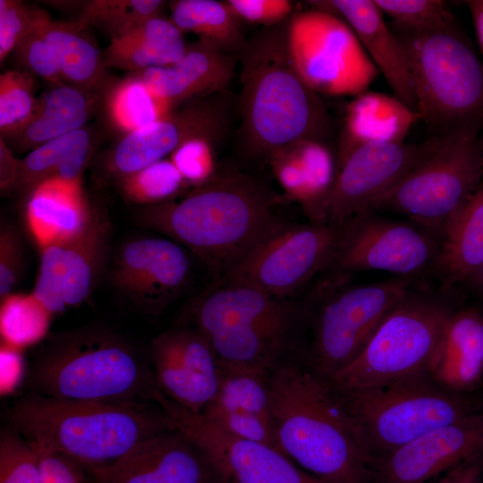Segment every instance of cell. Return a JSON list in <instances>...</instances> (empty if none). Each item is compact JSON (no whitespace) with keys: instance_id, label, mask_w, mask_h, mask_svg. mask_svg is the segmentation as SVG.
Masks as SVG:
<instances>
[{"instance_id":"3957f363","label":"cell","mask_w":483,"mask_h":483,"mask_svg":"<svg viewBox=\"0 0 483 483\" xmlns=\"http://www.w3.org/2000/svg\"><path fill=\"white\" fill-rule=\"evenodd\" d=\"M281 452L321 483H374V461L328 382L303 361L268 375Z\"/></svg>"},{"instance_id":"f1b7e54d","label":"cell","mask_w":483,"mask_h":483,"mask_svg":"<svg viewBox=\"0 0 483 483\" xmlns=\"http://www.w3.org/2000/svg\"><path fill=\"white\" fill-rule=\"evenodd\" d=\"M186 48L182 33L171 19L157 15L112 38L104 61L106 66L136 72L174 64Z\"/></svg>"},{"instance_id":"6da1fadb","label":"cell","mask_w":483,"mask_h":483,"mask_svg":"<svg viewBox=\"0 0 483 483\" xmlns=\"http://www.w3.org/2000/svg\"><path fill=\"white\" fill-rule=\"evenodd\" d=\"M279 201L262 180L224 169L180 199L148 206L140 219L188 248L221 279L283 224Z\"/></svg>"},{"instance_id":"83f0119b","label":"cell","mask_w":483,"mask_h":483,"mask_svg":"<svg viewBox=\"0 0 483 483\" xmlns=\"http://www.w3.org/2000/svg\"><path fill=\"white\" fill-rule=\"evenodd\" d=\"M92 211L83 195L80 182L49 180L27 197L25 223L41 250L81 231Z\"/></svg>"},{"instance_id":"277c9868","label":"cell","mask_w":483,"mask_h":483,"mask_svg":"<svg viewBox=\"0 0 483 483\" xmlns=\"http://www.w3.org/2000/svg\"><path fill=\"white\" fill-rule=\"evenodd\" d=\"M11 428L29 443L64 453L89 468L116 462L140 443L174 429L171 418L148 402L59 399L36 393L9 411Z\"/></svg>"},{"instance_id":"8fae6325","label":"cell","mask_w":483,"mask_h":483,"mask_svg":"<svg viewBox=\"0 0 483 483\" xmlns=\"http://www.w3.org/2000/svg\"><path fill=\"white\" fill-rule=\"evenodd\" d=\"M288 42L297 70L318 95L355 97L379 72L350 25L328 12L296 11L289 20Z\"/></svg>"},{"instance_id":"681fc988","label":"cell","mask_w":483,"mask_h":483,"mask_svg":"<svg viewBox=\"0 0 483 483\" xmlns=\"http://www.w3.org/2000/svg\"><path fill=\"white\" fill-rule=\"evenodd\" d=\"M481 454L460 463L430 483H483V469L479 461Z\"/></svg>"},{"instance_id":"60d3db41","label":"cell","mask_w":483,"mask_h":483,"mask_svg":"<svg viewBox=\"0 0 483 483\" xmlns=\"http://www.w3.org/2000/svg\"><path fill=\"white\" fill-rule=\"evenodd\" d=\"M51 17L38 10L31 30L15 49L19 60L33 73L55 85L61 82L55 50L48 37L47 30Z\"/></svg>"},{"instance_id":"9a60e30c","label":"cell","mask_w":483,"mask_h":483,"mask_svg":"<svg viewBox=\"0 0 483 483\" xmlns=\"http://www.w3.org/2000/svg\"><path fill=\"white\" fill-rule=\"evenodd\" d=\"M450 139L430 136L421 143L361 146L337 172L324 204L322 222L342 224L369 209L377 199L442 149Z\"/></svg>"},{"instance_id":"5b68a950","label":"cell","mask_w":483,"mask_h":483,"mask_svg":"<svg viewBox=\"0 0 483 483\" xmlns=\"http://www.w3.org/2000/svg\"><path fill=\"white\" fill-rule=\"evenodd\" d=\"M30 393L77 401L151 402L152 367L121 337L82 328L52 336L34 358Z\"/></svg>"},{"instance_id":"bcb514c9","label":"cell","mask_w":483,"mask_h":483,"mask_svg":"<svg viewBox=\"0 0 483 483\" xmlns=\"http://www.w3.org/2000/svg\"><path fill=\"white\" fill-rule=\"evenodd\" d=\"M242 21L272 27L289 19L296 11L289 0H228Z\"/></svg>"},{"instance_id":"603a6c76","label":"cell","mask_w":483,"mask_h":483,"mask_svg":"<svg viewBox=\"0 0 483 483\" xmlns=\"http://www.w3.org/2000/svg\"><path fill=\"white\" fill-rule=\"evenodd\" d=\"M268 375L223 369L219 392L200 414L231 433L282 453Z\"/></svg>"},{"instance_id":"8d00e7d4","label":"cell","mask_w":483,"mask_h":483,"mask_svg":"<svg viewBox=\"0 0 483 483\" xmlns=\"http://www.w3.org/2000/svg\"><path fill=\"white\" fill-rule=\"evenodd\" d=\"M52 314L32 293H12L1 300V333L9 346L40 339Z\"/></svg>"},{"instance_id":"52a82bcc","label":"cell","mask_w":483,"mask_h":483,"mask_svg":"<svg viewBox=\"0 0 483 483\" xmlns=\"http://www.w3.org/2000/svg\"><path fill=\"white\" fill-rule=\"evenodd\" d=\"M332 389L374 462L429 431L483 411L481 400L441 387L426 371L377 386Z\"/></svg>"},{"instance_id":"44dd1931","label":"cell","mask_w":483,"mask_h":483,"mask_svg":"<svg viewBox=\"0 0 483 483\" xmlns=\"http://www.w3.org/2000/svg\"><path fill=\"white\" fill-rule=\"evenodd\" d=\"M483 453V411L429 431L374 462V483H430Z\"/></svg>"},{"instance_id":"cb8c5ba5","label":"cell","mask_w":483,"mask_h":483,"mask_svg":"<svg viewBox=\"0 0 483 483\" xmlns=\"http://www.w3.org/2000/svg\"><path fill=\"white\" fill-rule=\"evenodd\" d=\"M312 8L333 13L352 29L365 51L398 99L419 112L403 45L386 25L373 0L308 1Z\"/></svg>"},{"instance_id":"30bf717a","label":"cell","mask_w":483,"mask_h":483,"mask_svg":"<svg viewBox=\"0 0 483 483\" xmlns=\"http://www.w3.org/2000/svg\"><path fill=\"white\" fill-rule=\"evenodd\" d=\"M414 281L395 276L323 292L316 309L309 312L311 340L305 365L327 379L351 364Z\"/></svg>"},{"instance_id":"b9f144b4","label":"cell","mask_w":483,"mask_h":483,"mask_svg":"<svg viewBox=\"0 0 483 483\" xmlns=\"http://www.w3.org/2000/svg\"><path fill=\"white\" fill-rule=\"evenodd\" d=\"M0 483H40L32 446L12 428L0 433Z\"/></svg>"},{"instance_id":"f5cc1de1","label":"cell","mask_w":483,"mask_h":483,"mask_svg":"<svg viewBox=\"0 0 483 483\" xmlns=\"http://www.w3.org/2000/svg\"><path fill=\"white\" fill-rule=\"evenodd\" d=\"M479 461H480V464H481L482 469H483V453L479 456Z\"/></svg>"},{"instance_id":"e575fe53","label":"cell","mask_w":483,"mask_h":483,"mask_svg":"<svg viewBox=\"0 0 483 483\" xmlns=\"http://www.w3.org/2000/svg\"><path fill=\"white\" fill-rule=\"evenodd\" d=\"M174 108L134 75L115 85L107 99L110 121L125 134L160 120Z\"/></svg>"},{"instance_id":"4fadbf2b","label":"cell","mask_w":483,"mask_h":483,"mask_svg":"<svg viewBox=\"0 0 483 483\" xmlns=\"http://www.w3.org/2000/svg\"><path fill=\"white\" fill-rule=\"evenodd\" d=\"M442 238L411 221L366 209L343 223L341 239L326 271L343 280L352 273L379 270L416 279L432 272Z\"/></svg>"},{"instance_id":"2e32d148","label":"cell","mask_w":483,"mask_h":483,"mask_svg":"<svg viewBox=\"0 0 483 483\" xmlns=\"http://www.w3.org/2000/svg\"><path fill=\"white\" fill-rule=\"evenodd\" d=\"M192 328L202 335L222 331L240 337L267 335L298 342L309 312L287 298L241 284H219L191 309Z\"/></svg>"},{"instance_id":"ab89813d","label":"cell","mask_w":483,"mask_h":483,"mask_svg":"<svg viewBox=\"0 0 483 483\" xmlns=\"http://www.w3.org/2000/svg\"><path fill=\"white\" fill-rule=\"evenodd\" d=\"M382 13L394 20L396 28L427 32L457 23L454 15L440 0H373Z\"/></svg>"},{"instance_id":"7c38bea8","label":"cell","mask_w":483,"mask_h":483,"mask_svg":"<svg viewBox=\"0 0 483 483\" xmlns=\"http://www.w3.org/2000/svg\"><path fill=\"white\" fill-rule=\"evenodd\" d=\"M342 231L343 223H283L222 277L219 284L246 285L287 298L328 269Z\"/></svg>"},{"instance_id":"816d5d0a","label":"cell","mask_w":483,"mask_h":483,"mask_svg":"<svg viewBox=\"0 0 483 483\" xmlns=\"http://www.w3.org/2000/svg\"><path fill=\"white\" fill-rule=\"evenodd\" d=\"M467 282L473 284L477 288L483 291V265L479 269V271Z\"/></svg>"},{"instance_id":"d4e9b609","label":"cell","mask_w":483,"mask_h":483,"mask_svg":"<svg viewBox=\"0 0 483 483\" xmlns=\"http://www.w3.org/2000/svg\"><path fill=\"white\" fill-rule=\"evenodd\" d=\"M237 59V55L216 44L199 38L187 46L182 57L174 64L136 72L132 75L176 106L196 98L225 93Z\"/></svg>"},{"instance_id":"e0dca14e","label":"cell","mask_w":483,"mask_h":483,"mask_svg":"<svg viewBox=\"0 0 483 483\" xmlns=\"http://www.w3.org/2000/svg\"><path fill=\"white\" fill-rule=\"evenodd\" d=\"M109 218L97 209L75 235L40 250L34 297L51 313L86 301L102 272L110 237Z\"/></svg>"},{"instance_id":"7402d4cb","label":"cell","mask_w":483,"mask_h":483,"mask_svg":"<svg viewBox=\"0 0 483 483\" xmlns=\"http://www.w3.org/2000/svg\"><path fill=\"white\" fill-rule=\"evenodd\" d=\"M89 469L101 483H226L208 457L176 428L140 443L113 463Z\"/></svg>"},{"instance_id":"f35d334b","label":"cell","mask_w":483,"mask_h":483,"mask_svg":"<svg viewBox=\"0 0 483 483\" xmlns=\"http://www.w3.org/2000/svg\"><path fill=\"white\" fill-rule=\"evenodd\" d=\"M34 80L27 71L11 70L0 75V131L17 135L30 122L38 105Z\"/></svg>"},{"instance_id":"1f68e13d","label":"cell","mask_w":483,"mask_h":483,"mask_svg":"<svg viewBox=\"0 0 483 483\" xmlns=\"http://www.w3.org/2000/svg\"><path fill=\"white\" fill-rule=\"evenodd\" d=\"M91 140L81 128L33 148L21 163L17 191L28 197L49 180L80 182L89 157Z\"/></svg>"},{"instance_id":"484cf974","label":"cell","mask_w":483,"mask_h":483,"mask_svg":"<svg viewBox=\"0 0 483 483\" xmlns=\"http://www.w3.org/2000/svg\"><path fill=\"white\" fill-rule=\"evenodd\" d=\"M426 372L453 393L471 394L479 386L483 379V314L479 309L453 312Z\"/></svg>"},{"instance_id":"ba28073f","label":"cell","mask_w":483,"mask_h":483,"mask_svg":"<svg viewBox=\"0 0 483 483\" xmlns=\"http://www.w3.org/2000/svg\"><path fill=\"white\" fill-rule=\"evenodd\" d=\"M457 309L444 293L413 285L351 364L326 379L349 390L381 386L423 372Z\"/></svg>"},{"instance_id":"9c48e42d","label":"cell","mask_w":483,"mask_h":483,"mask_svg":"<svg viewBox=\"0 0 483 483\" xmlns=\"http://www.w3.org/2000/svg\"><path fill=\"white\" fill-rule=\"evenodd\" d=\"M482 181L483 133H461L377 199L369 209L404 215L442 238Z\"/></svg>"},{"instance_id":"ffe728a7","label":"cell","mask_w":483,"mask_h":483,"mask_svg":"<svg viewBox=\"0 0 483 483\" xmlns=\"http://www.w3.org/2000/svg\"><path fill=\"white\" fill-rule=\"evenodd\" d=\"M191 270V259L182 245L169 238L145 237L123 245L111 281L135 305L154 315L176 298Z\"/></svg>"},{"instance_id":"4dcf8cb0","label":"cell","mask_w":483,"mask_h":483,"mask_svg":"<svg viewBox=\"0 0 483 483\" xmlns=\"http://www.w3.org/2000/svg\"><path fill=\"white\" fill-rule=\"evenodd\" d=\"M86 92L72 85H55L38 101L28 124L14 137L21 150L33 149L49 140L82 128L91 111Z\"/></svg>"},{"instance_id":"ee69618b","label":"cell","mask_w":483,"mask_h":483,"mask_svg":"<svg viewBox=\"0 0 483 483\" xmlns=\"http://www.w3.org/2000/svg\"><path fill=\"white\" fill-rule=\"evenodd\" d=\"M24 268V250L18 230L2 221L0 227V298L13 293Z\"/></svg>"},{"instance_id":"836d02e7","label":"cell","mask_w":483,"mask_h":483,"mask_svg":"<svg viewBox=\"0 0 483 483\" xmlns=\"http://www.w3.org/2000/svg\"><path fill=\"white\" fill-rule=\"evenodd\" d=\"M47 33L63 80L80 89L103 85L106 74L104 57L80 26L51 20Z\"/></svg>"},{"instance_id":"f546056e","label":"cell","mask_w":483,"mask_h":483,"mask_svg":"<svg viewBox=\"0 0 483 483\" xmlns=\"http://www.w3.org/2000/svg\"><path fill=\"white\" fill-rule=\"evenodd\" d=\"M483 265V181L446 228L433 271L446 288L469 281Z\"/></svg>"},{"instance_id":"4316f807","label":"cell","mask_w":483,"mask_h":483,"mask_svg":"<svg viewBox=\"0 0 483 483\" xmlns=\"http://www.w3.org/2000/svg\"><path fill=\"white\" fill-rule=\"evenodd\" d=\"M420 114L395 96L365 91L347 105L335 156L336 174L359 148L375 142H404ZM336 176V175H335Z\"/></svg>"},{"instance_id":"c3c4849f","label":"cell","mask_w":483,"mask_h":483,"mask_svg":"<svg viewBox=\"0 0 483 483\" xmlns=\"http://www.w3.org/2000/svg\"><path fill=\"white\" fill-rule=\"evenodd\" d=\"M21 159H18L9 146L0 139V190L2 194L17 191L21 175Z\"/></svg>"},{"instance_id":"7a4b0ae2","label":"cell","mask_w":483,"mask_h":483,"mask_svg":"<svg viewBox=\"0 0 483 483\" xmlns=\"http://www.w3.org/2000/svg\"><path fill=\"white\" fill-rule=\"evenodd\" d=\"M289 19L247 39L241 63L240 139L244 154L265 159L302 140L324 142L333 120L297 70L288 42ZM325 143V142H324Z\"/></svg>"},{"instance_id":"8992f818","label":"cell","mask_w":483,"mask_h":483,"mask_svg":"<svg viewBox=\"0 0 483 483\" xmlns=\"http://www.w3.org/2000/svg\"><path fill=\"white\" fill-rule=\"evenodd\" d=\"M395 34L431 136L483 133V62L458 23L427 32L396 28Z\"/></svg>"},{"instance_id":"d6986e66","label":"cell","mask_w":483,"mask_h":483,"mask_svg":"<svg viewBox=\"0 0 483 483\" xmlns=\"http://www.w3.org/2000/svg\"><path fill=\"white\" fill-rule=\"evenodd\" d=\"M150 359L158 389L187 411L200 414L217 395L223 369L209 343L194 328L160 334L152 342Z\"/></svg>"},{"instance_id":"7dc6e473","label":"cell","mask_w":483,"mask_h":483,"mask_svg":"<svg viewBox=\"0 0 483 483\" xmlns=\"http://www.w3.org/2000/svg\"><path fill=\"white\" fill-rule=\"evenodd\" d=\"M30 445L37 455L40 483H82L80 462L64 453Z\"/></svg>"},{"instance_id":"74e56055","label":"cell","mask_w":483,"mask_h":483,"mask_svg":"<svg viewBox=\"0 0 483 483\" xmlns=\"http://www.w3.org/2000/svg\"><path fill=\"white\" fill-rule=\"evenodd\" d=\"M165 3L161 0H93L85 4L84 18L108 33L112 39L143 21L160 15Z\"/></svg>"},{"instance_id":"ac0fdd59","label":"cell","mask_w":483,"mask_h":483,"mask_svg":"<svg viewBox=\"0 0 483 483\" xmlns=\"http://www.w3.org/2000/svg\"><path fill=\"white\" fill-rule=\"evenodd\" d=\"M227 92L186 102L160 120L125 134L113 149L108 165L120 178L165 159L195 138L221 139L229 125Z\"/></svg>"},{"instance_id":"7bdbcfd3","label":"cell","mask_w":483,"mask_h":483,"mask_svg":"<svg viewBox=\"0 0 483 483\" xmlns=\"http://www.w3.org/2000/svg\"><path fill=\"white\" fill-rule=\"evenodd\" d=\"M214 142L215 140L208 138L191 139L170 155L169 159L178 169L187 186L202 185L216 174Z\"/></svg>"},{"instance_id":"f6af8a7d","label":"cell","mask_w":483,"mask_h":483,"mask_svg":"<svg viewBox=\"0 0 483 483\" xmlns=\"http://www.w3.org/2000/svg\"><path fill=\"white\" fill-rule=\"evenodd\" d=\"M38 10L13 0H0V60L15 50L31 30Z\"/></svg>"},{"instance_id":"d6a6232c","label":"cell","mask_w":483,"mask_h":483,"mask_svg":"<svg viewBox=\"0 0 483 483\" xmlns=\"http://www.w3.org/2000/svg\"><path fill=\"white\" fill-rule=\"evenodd\" d=\"M169 6L170 19L182 33H195L237 56L243 48L242 20L226 1L175 0Z\"/></svg>"},{"instance_id":"d590c367","label":"cell","mask_w":483,"mask_h":483,"mask_svg":"<svg viewBox=\"0 0 483 483\" xmlns=\"http://www.w3.org/2000/svg\"><path fill=\"white\" fill-rule=\"evenodd\" d=\"M121 191L131 202L153 206L174 199L187 184L170 159H162L120 178Z\"/></svg>"},{"instance_id":"f907efd6","label":"cell","mask_w":483,"mask_h":483,"mask_svg":"<svg viewBox=\"0 0 483 483\" xmlns=\"http://www.w3.org/2000/svg\"><path fill=\"white\" fill-rule=\"evenodd\" d=\"M465 4L471 14L477 40L483 55V0H469Z\"/></svg>"},{"instance_id":"5bb4252c","label":"cell","mask_w":483,"mask_h":483,"mask_svg":"<svg viewBox=\"0 0 483 483\" xmlns=\"http://www.w3.org/2000/svg\"><path fill=\"white\" fill-rule=\"evenodd\" d=\"M152 401L171 418L174 428L208 457L226 483H321L279 451L187 411L159 389Z\"/></svg>"}]
</instances>
